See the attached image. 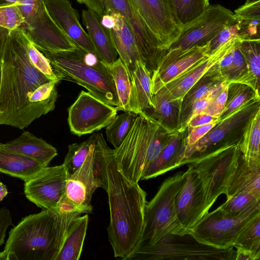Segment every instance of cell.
I'll use <instances>...</instances> for the list:
<instances>
[{"mask_svg": "<svg viewBox=\"0 0 260 260\" xmlns=\"http://www.w3.org/2000/svg\"><path fill=\"white\" fill-rule=\"evenodd\" d=\"M233 247L204 243L192 233L170 234L156 243L133 251L125 260H235Z\"/></svg>", "mask_w": 260, "mask_h": 260, "instance_id": "cell-8", "label": "cell"}, {"mask_svg": "<svg viewBox=\"0 0 260 260\" xmlns=\"http://www.w3.org/2000/svg\"><path fill=\"white\" fill-rule=\"evenodd\" d=\"M221 82L194 102L191 108L188 122L194 116L203 112L206 109Z\"/></svg>", "mask_w": 260, "mask_h": 260, "instance_id": "cell-49", "label": "cell"}, {"mask_svg": "<svg viewBox=\"0 0 260 260\" xmlns=\"http://www.w3.org/2000/svg\"><path fill=\"white\" fill-rule=\"evenodd\" d=\"M11 3V2H8L6 0H0V6L4 5Z\"/></svg>", "mask_w": 260, "mask_h": 260, "instance_id": "cell-56", "label": "cell"}, {"mask_svg": "<svg viewBox=\"0 0 260 260\" xmlns=\"http://www.w3.org/2000/svg\"><path fill=\"white\" fill-rule=\"evenodd\" d=\"M209 43L182 49H169L159 60L151 75V90L154 95L168 82L190 67L207 57Z\"/></svg>", "mask_w": 260, "mask_h": 260, "instance_id": "cell-18", "label": "cell"}, {"mask_svg": "<svg viewBox=\"0 0 260 260\" xmlns=\"http://www.w3.org/2000/svg\"><path fill=\"white\" fill-rule=\"evenodd\" d=\"M259 28L260 20H241V27L238 37L242 40H260Z\"/></svg>", "mask_w": 260, "mask_h": 260, "instance_id": "cell-48", "label": "cell"}, {"mask_svg": "<svg viewBox=\"0 0 260 260\" xmlns=\"http://www.w3.org/2000/svg\"><path fill=\"white\" fill-rule=\"evenodd\" d=\"M175 205L180 223L190 232L209 211L200 179L189 166L184 172V182Z\"/></svg>", "mask_w": 260, "mask_h": 260, "instance_id": "cell-17", "label": "cell"}, {"mask_svg": "<svg viewBox=\"0 0 260 260\" xmlns=\"http://www.w3.org/2000/svg\"><path fill=\"white\" fill-rule=\"evenodd\" d=\"M260 99H254L219 122L204 136L192 146L185 149L186 164L209 154L226 146L240 143L239 140L227 139L229 133L247 120L259 107Z\"/></svg>", "mask_w": 260, "mask_h": 260, "instance_id": "cell-14", "label": "cell"}, {"mask_svg": "<svg viewBox=\"0 0 260 260\" xmlns=\"http://www.w3.org/2000/svg\"><path fill=\"white\" fill-rule=\"evenodd\" d=\"M24 20L17 3L0 6V26L12 30L20 27Z\"/></svg>", "mask_w": 260, "mask_h": 260, "instance_id": "cell-42", "label": "cell"}, {"mask_svg": "<svg viewBox=\"0 0 260 260\" xmlns=\"http://www.w3.org/2000/svg\"><path fill=\"white\" fill-rule=\"evenodd\" d=\"M58 79L76 83L106 104L118 105L112 77L105 64L94 54L80 48L72 51L42 52Z\"/></svg>", "mask_w": 260, "mask_h": 260, "instance_id": "cell-5", "label": "cell"}, {"mask_svg": "<svg viewBox=\"0 0 260 260\" xmlns=\"http://www.w3.org/2000/svg\"><path fill=\"white\" fill-rule=\"evenodd\" d=\"M174 132L143 113L138 114L123 142L113 149L118 170L128 179L139 182Z\"/></svg>", "mask_w": 260, "mask_h": 260, "instance_id": "cell-4", "label": "cell"}, {"mask_svg": "<svg viewBox=\"0 0 260 260\" xmlns=\"http://www.w3.org/2000/svg\"><path fill=\"white\" fill-rule=\"evenodd\" d=\"M82 22L87 30L98 58L107 64L115 62L118 56L109 30L103 26L101 18L89 10L82 11Z\"/></svg>", "mask_w": 260, "mask_h": 260, "instance_id": "cell-25", "label": "cell"}, {"mask_svg": "<svg viewBox=\"0 0 260 260\" xmlns=\"http://www.w3.org/2000/svg\"><path fill=\"white\" fill-rule=\"evenodd\" d=\"M124 112L116 115L105 127L107 140L115 148H118L123 142L138 115L133 112Z\"/></svg>", "mask_w": 260, "mask_h": 260, "instance_id": "cell-38", "label": "cell"}, {"mask_svg": "<svg viewBox=\"0 0 260 260\" xmlns=\"http://www.w3.org/2000/svg\"><path fill=\"white\" fill-rule=\"evenodd\" d=\"M21 27L10 31L0 53V125L20 129L38 118L30 103L34 91L51 81L30 62Z\"/></svg>", "mask_w": 260, "mask_h": 260, "instance_id": "cell-1", "label": "cell"}, {"mask_svg": "<svg viewBox=\"0 0 260 260\" xmlns=\"http://www.w3.org/2000/svg\"><path fill=\"white\" fill-rule=\"evenodd\" d=\"M36 47L42 52L72 51L77 47L57 26L42 6L20 26Z\"/></svg>", "mask_w": 260, "mask_h": 260, "instance_id": "cell-16", "label": "cell"}, {"mask_svg": "<svg viewBox=\"0 0 260 260\" xmlns=\"http://www.w3.org/2000/svg\"><path fill=\"white\" fill-rule=\"evenodd\" d=\"M241 154L239 143L232 144L188 164L200 179L209 210L219 196L226 195Z\"/></svg>", "mask_w": 260, "mask_h": 260, "instance_id": "cell-9", "label": "cell"}, {"mask_svg": "<svg viewBox=\"0 0 260 260\" xmlns=\"http://www.w3.org/2000/svg\"><path fill=\"white\" fill-rule=\"evenodd\" d=\"M230 82L223 81L215 93L206 109L202 112L219 118L225 107Z\"/></svg>", "mask_w": 260, "mask_h": 260, "instance_id": "cell-44", "label": "cell"}, {"mask_svg": "<svg viewBox=\"0 0 260 260\" xmlns=\"http://www.w3.org/2000/svg\"><path fill=\"white\" fill-rule=\"evenodd\" d=\"M240 48L245 57L247 73L245 84L259 91L260 81V40H244Z\"/></svg>", "mask_w": 260, "mask_h": 260, "instance_id": "cell-34", "label": "cell"}, {"mask_svg": "<svg viewBox=\"0 0 260 260\" xmlns=\"http://www.w3.org/2000/svg\"><path fill=\"white\" fill-rule=\"evenodd\" d=\"M44 167L32 159L4 149L0 143V172L25 182Z\"/></svg>", "mask_w": 260, "mask_h": 260, "instance_id": "cell-28", "label": "cell"}, {"mask_svg": "<svg viewBox=\"0 0 260 260\" xmlns=\"http://www.w3.org/2000/svg\"><path fill=\"white\" fill-rule=\"evenodd\" d=\"M11 3H18L20 0H6Z\"/></svg>", "mask_w": 260, "mask_h": 260, "instance_id": "cell-58", "label": "cell"}, {"mask_svg": "<svg viewBox=\"0 0 260 260\" xmlns=\"http://www.w3.org/2000/svg\"><path fill=\"white\" fill-rule=\"evenodd\" d=\"M89 216L76 217L71 226L56 260H79L86 235Z\"/></svg>", "mask_w": 260, "mask_h": 260, "instance_id": "cell-32", "label": "cell"}, {"mask_svg": "<svg viewBox=\"0 0 260 260\" xmlns=\"http://www.w3.org/2000/svg\"><path fill=\"white\" fill-rule=\"evenodd\" d=\"M114 81L118 105L117 111L141 113L127 69L119 57L112 64H107Z\"/></svg>", "mask_w": 260, "mask_h": 260, "instance_id": "cell-26", "label": "cell"}, {"mask_svg": "<svg viewBox=\"0 0 260 260\" xmlns=\"http://www.w3.org/2000/svg\"><path fill=\"white\" fill-rule=\"evenodd\" d=\"M98 141V133L92 134L86 140L68 146V151L63 164L68 174L74 173L95 149Z\"/></svg>", "mask_w": 260, "mask_h": 260, "instance_id": "cell-36", "label": "cell"}, {"mask_svg": "<svg viewBox=\"0 0 260 260\" xmlns=\"http://www.w3.org/2000/svg\"><path fill=\"white\" fill-rule=\"evenodd\" d=\"M250 252L256 258H260V215L255 217L242 231L234 245Z\"/></svg>", "mask_w": 260, "mask_h": 260, "instance_id": "cell-39", "label": "cell"}, {"mask_svg": "<svg viewBox=\"0 0 260 260\" xmlns=\"http://www.w3.org/2000/svg\"><path fill=\"white\" fill-rule=\"evenodd\" d=\"M100 18L101 24L107 29H110L114 26L115 19L112 15H105Z\"/></svg>", "mask_w": 260, "mask_h": 260, "instance_id": "cell-53", "label": "cell"}, {"mask_svg": "<svg viewBox=\"0 0 260 260\" xmlns=\"http://www.w3.org/2000/svg\"><path fill=\"white\" fill-rule=\"evenodd\" d=\"M219 120L202 125L194 127L188 129L183 139L185 149L194 145L201 138L207 134L218 122Z\"/></svg>", "mask_w": 260, "mask_h": 260, "instance_id": "cell-46", "label": "cell"}, {"mask_svg": "<svg viewBox=\"0 0 260 260\" xmlns=\"http://www.w3.org/2000/svg\"><path fill=\"white\" fill-rule=\"evenodd\" d=\"M236 248L235 260H256L250 252L239 247Z\"/></svg>", "mask_w": 260, "mask_h": 260, "instance_id": "cell-52", "label": "cell"}, {"mask_svg": "<svg viewBox=\"0 0 260 260\" xmlns=\"http://www.w3.org/2000/svg\"><path fill=\"white\" fill-rule=\"evenodd\" d=\"M109 14L115 19L114 26L108 29L113 44L119 57L127 69L131 77L136 61L141 60L133 30L120 14L116 13Z\"/></svg>", "mask_w": 260, "mask_h": 260, "instance_id": "cell-22", "label": "cell"}, {"mask_svg": "<svg viewBox=\"0 0 260 260\" xmlns=\"http://www.w3.org/2000/svg\"><path fill=\"white\" fill-rule=\"evenodd\" d=\"M213 67L188 90L182 98L178 132L183 133L187 129L191 108L194 102L225 81L214 72Z\"/></svg>", "mask_w": 260, "mask_h": 260, "instance_id": "cell-30", "label": "cell"}, {"mask_svg": "<svg viewBox=\"0 0 260 260\" xmlns=\"http://www.w3.org/2000/svg\"><path fill=\"white\" fill-rule=\"evenodd\" d=\"M225 214L234 217L260 211V198L243 193L232 196L218 207Z\"/></svg>", "mask_w": 260, "mask_h": 260, "instance_id": "cell-37", "label": "cell"}, {"mask_svg": "<svg viewBox=\"0 0 260 260\" xmlns=\"http://www.w3.org/2000/svg\"><path fill=\"white\" fill-rule=\"evenodd\" d=\"M260 108L258 107L247 119L240 138L239 148L248 166L260 168Z\"/></svg>", "mask_w": 260, "mask_h": 260, "instance_id": "cell-27", "label": "cell"}, {"mask_svg": "<svg viewBox=\"0 0 260 260\" xmlns=\"http://www.w3.org/2000/svg\"><path fill=\"white\" fill-rule=\"evenodd\" d=\"M109 147L102 133H98L95 149L73 174H68L57 209L91 214L93 193L98 187L107 189L106 155Z\"/></svg>", "mask_w": 260, "mask_h": 260, "instance_id": "cell-6", "label": "cell"}, {"mask_svg": "<svg viewBox=\"0 0 260 260\" xmlns=\"http://www.w3.org/2000/svg\"><path fill=\"white\" fill-rule=\"evenodd\" d=\"M1 64H0V82H1Z\"/></svg>", "mask_w": 260, "mask_h": 260, "instance_id": "cell-59", "label": "cell"}, {"mask_svg": "<svg viewBox=\"0 0 260 260\" xmlns=\"http://www.w3.org/2000/svg\"><path fill=\"white\" fill-rule=\"evenodd\" d=\"M67 173L63 164L43 168L25 181L26 198L42 209H57L63 194Z\"/></svg>", "mask_w": 260, "mask_h": 260, "instance_id": "cell-15", "label": "cell"}, {"mask_svg": "<svg viewBox=\"0 0 260 260\" xmlns=\"http://www.w3.org/2000/svg\"><path fill=\"white\" fill-rule=\"evenodd\" d=\"M116 107L98 99L88 91L81 90L68 110L70 131L81 136L107 126L117 113Z\"/></svg>", "mask_w": 260, "mask_h": 260, "instance_id": "cell-13", "label": "cell"}, {"mask_svg": "<svg viewBox=\"0 0 260 260\" xmlns=\"http://www.w3.org/2000/svg\"><path fill=\"white\" fill-rule=\"evenodd\" d=\"M235 17L242 20H260V1L245 3L235 11Z\"/></svg>", "mask_w": 260, "mask_h": 260, "instance_id": "cell-47", "label": "cell"}, {"mask_svg": "<svg viewBox=\"0 0 260 260\" xmlns=\"http://www.w3.org/2000/svg\"><path fill=\"white\" fill-rule=\"evenodd\" d=\"M10 31L0 26V53Z\"/></svg>", "mask_w": 260, "mask_h": 260, "instance_id": "cell-54", "label": "cell"}, {"mask_svg": "<svg viewBox=\"0 0 260 260\" xmlns=\"http://www.w3.org/2000/svg\"><path fill=\"white\" fill-rule=\"evenodd\" d=\"M2 146L7 150L34 159L44 167L58 154L54 146L28 131L23 132L13 140L2 143Z\"/></svg>", "mask_w": 260, "mask_h": 260, "instance_id": "cell-24", "label": "cell"}, {"mask_svg": "<svg viewBox=\"0 0 260 260\" xmlns=\"http://www.w3.org/2000/svg\"><path fill=\"white\" fill-rule=\"evenodd\" d=\"M241 27V20L236 19L232 23L224 27L209 43L208 54L221 45L238 37Z\"/></svg>", "mask_w": 260, "mask_h": 260, "instance_id": "cell-45", "label": "cell"}, {"mask_svg": "<svg viewBox=\"0 0 260 260\" xmlns=\"http://www.w3.org/2000/svg\"><path fill=\"white\" fill-rule=\"evenodd\" d=\"M219 119L218 118L204 112H201L193 117L188 122L187 128L189 129L194 127L208 124Z\"/></svg>", "mask_w": 260, "mask_h": 260, "instance_id": "cell-51", "label": "cell"}, {"mask_svg": "<svg viewBox=\"0 0 260 260\" xmlns=\"http://www.w3.org/2000/svg\"><path fill=\"white\" fill-rule=\"evenodd\" d=\"M257 1H260V0H246L245 3H253Z\"/></svg>", "mask_w": 260, "mask_h": 260, "instance_id": "cell-57", "label": "cell"}, {"mask_svg": "<svg viewBox=\"0 0 260 260\" xmlns=\"http://www.w3.org/2000/svg\"><path fill=\"white\" fill-rule=\"evenodd\" d=\"M260 99L259 92L245 84L230 82L225 107L219 117L222 120L250 101Z\"/></svg>", "mask_w": 260, "mask_h": 260, "instance_id": "cell-35", "label": "cell"}, {"mask_svg": "<svg viewBox=\"0 0 260 260\" xmlns=\"http://www.w3.org/2000/svg\"><path fill=\"white\" fill-rule=\"evenodd\" d=\"M184 172L165 179L154 197L147 202L143 231L134 250L153 245L168 234L190 233L180 223L175 205L176 196L184 182Z\"/></svg>", "mask_w": 260, "mask_h": 260, "instance_id": "cell-7", "label": "cell"}, {"mask_svg": "<svg viewBox=\"0 0 260 260\" xmlns=\"http://www.w3.org/2000/svg\"><path fill=\"white\" fill-rule=\"evenodd\" d=\"M236 19L229 9L220 5H209L198 17L182 27L178 38L169 49H186L206 45Z\"/></svg>", "mask_w": 260, "mask_h": 260, "instance_id": "cell-12", "label": "cell"}, {"mask_svg": "<svg viewBox=\"0 0 260 260\" xmlns=\"http://www.w3.org/2000/svg\"><path fill=\"white\" fill-rule=\"evenodd\" d=\"M160 49L167 51L180 34L182 26L173 0H128Z\"/></svg>", "mask_w": 260, "mask_h": 260, "instance_id": "cell-10", "label": "cell"}, {"mask_svg": "<svg viewBox=\"0 0 260 260\" xmlns=\"http://www.w3.org/2000/svg\"><path fill=\"white\" fill-rule=\"evenodd\" d=\"M44 1L46 9L50 17L76 47L87 52L94 54L97 56L96 50L88 34L80 24L78 12L72 7L70 1L69 0H44Z\"/></svg>", "mask_w": 260, "mask_h": 260, "instance_id": "cell-20", "label": "cell"}, {"mask_svg": "<svg viewBox=\"0 0 260 260\" xmlns=\"http://www.w3.org/2000/svg\"><path fill=\"white\" fill-rule=\"evenodd\" d=\"M82 214L42 209L12 229L0 260H56L74 219Z\"/></svg>", "mask_w": 260, "mask_h": 260, "instance_id": "cell-3", "label": "cell"}, {"mask_svg": "<svg viewBox=\"0 0 260 260\" xmlns=\"http://www.w3.org/2000/svg\"><path fill=\"white\" fill-rule=\"evenodd\" d=\"M241 41H239L234 47L232 68L227 80L230 82L244 84L247 68L245 57L240 48V43Z\"/></svg>", "mask_w": 260, "mask_h": 260, "instance_id": "cell-43", "label": "cell"}, {"mask_svg": "<svg viewBox=\"0 0 260 260\" xmlns=\"http://www.w3.org/2000/svg\"><path fill=\"white\" fill-rule=\"evenodd\" d=\"M174 132L155 159L148 167L141 180H148L165 174L186 164L183 139L185 134Z\"/></svg>", "mask_w": 260, "mask_h": 260, "instance_id": "cell-21", "label": "cell"}, {"mask_svg": "<svg viewBox=\"0 0 260 260\" xmlns=\"http://www.w3.org/2000/svg\"><path fill=\"white\" fill-rule=\"evenodd\" d=\"M106 162L110 209L108 238L114 256L125 260L137 247L142 234L147 194L138 182L128 179L118 170L110 148Z\"/></svg>", "mask_w": 260, "mask_h": 260, "instance_id": "cell-2", "label": "cell"}, {"mask_svg": "<svg viewBox=\"0 0 260 260\" xmlns=\"http://www.w3.org/2000/svg\"><path fill=\"white\" fill-rule=\"evenodd\" d=\"M153 102L154 108L144 114L167 130L178 131L181 102L170 101L159 92L153 95Z\"/></svg>", "mask_w": 260, "mask_h": 260, "instance_id": "cell-31", "label": "cell"}, {"mask_svg": "<svg viewBox=\"0 0 260 260\" xmlns=\"http://www.w3.org/2000/svg\"><path fill=\"white\" fill-rule=\"evenodd\" d=\"M176 17L183 27L198 17L209 5V0H173Z\"/></svg>", "mask_w": 260, "mask_h": 260, "instance_id": "cell-40", "label": "cell"}, {"mask_svg": "<svg viewBox=\"0 0 260 260\" xmlns=\"http://www.w3.org/2000/svg\"><path fill=\"white\" fill-rule=\"evenodd\" d=\"M141 113L154 107L151 90V74L141 60H137L131 77Z\"/></svg>", "mask_w": 260, "mask_h": 260, "instance_id": "cell-33", "label": "cell"}, {"mask_svg": "<svg viewBox=\"0 0 260 260\" xmlns=\"http://www.w3.org/2000/svg\"><path fill=\"white\" fill-rule=\"evenodd\" d=\"M240 40H242L240 38L237 37L221 45L168 82L158 92L170 101L181 102L188 90L218 63Z\"/></svg>", "mask_w": 260, "mask_h": 260, "instance_id": "cell-19", "label": "cell"}, {"mask_svg": "<svg viewBox=\"0 0 260 260\" xmlns=\"http://www.w3.org/2000/svg\"><path fill=\"white\" fill-rule=\"evenodd\" d=\"M24 41L27 54L31 64L51 81L56 83L59 82L53 72L49 60L36 47L26 34Z\"/></svg>", "mask_w": 260, "mask_h": 260, "instance_id": "cell-41", "label": "cell"}, {"mask_svg": "<svg viewBox=\"0 0 260 260\" xmlns=\"http://www.w3.org/2000/svg\"><path fill=\"white\" fill-rule=\"evenodd\" d=\"M260 211L234 217L225 214L219 207L208 212L193 229L191 233L199 240L223 248L234 247L242 231Z\"/></svg>", "mask_w": 260, "mask_h": 260, "instance_id": "cell-11", "label": "cell"}, {"mask_svg": "<svg viewBox=\"0 0 260 260\" xmlns=\"http://www.w3.org/2000/svg\"><path fill=\"white\" fill-rule=\"evenodd\" d=\"M85 5L100 17L116 13L123 16L131 26L136 39H139L148 31L144 22L133 8L128 0H76Z\"/></svg>", "mask_w": 260, "mask_h": 260, "instance_id": "cell-23", "label": "cell"}, {"mask_svg": "<svg viewBox=\"0 0 260 260\" xmlns=\"http://www.w3.org/2000/svg\"><path fill=\"white\" fill-rule=\"evenodd\" d=\"M8 191L6 186L0 181V202L8 194Z\"/></svg>", "mask_w": 260, "mask_h": 260, "instance_id": "cell-55", "label": "cell"}, {"mask_svg": "<svg viewBox=\"0 0 260 260\" xmlns=\"http://www.w3.org/2000/svg\"><path fill=\"white\" fill-rule=\"evenodd\" d=\"M243 193L260 198V168L249 167L241 154L228 188L226 199Z\"/></svg>", "mask_w": 260, "mask_h": 260, "instance_id": "cell-29", "label": "cell"}, {"mask_svg": "<svg viewBox=\"0 0 260 260\" xmlns=\"http://www.w3.org/2000/svg\"><path fill=\"white\" fill-rule=\"evenodd\" d=\"M12 224V217L8 209H0V246L4 243L8 227Z\"/></svg>", "mask_w": 260, "mask_h": 260, "instance_id": "cell-50", "label": "cell"}]
</instances>
